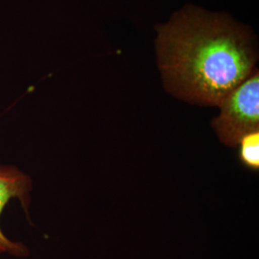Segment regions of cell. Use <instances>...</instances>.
I'll list each match as a JSON object with an SVG mask.
<instances>
[{
    "label": "cell",
    "mask_w": 259,
    "mask_h": 259,
    "mask_svg": "<svg viewBox=\"0 0 259 259\" xmlns=\"http://www.w3.org/2000/svg\"><path fill=\"white\" fill-rule=\"evenodd\" d=\"M156 33L163 87L185 102L219 107L256 68L257 37L229 14L185 5Z\"/></svg>",
    "instance_id": "obj_1"
},
{
    "label": "cell",
    "mask_w": 259,
    "mask_h": 259,
    "mask_svg": "<svg viewBox=\"0 0 259 259\" xmlns=\"http://www.w3.org/2000/svg\"><path fill=\"white\" fill-rule=\"evenodd\" d=\"M218 108L220 113L211 126L225 145L236 147L243 137L259 132L258 69L229 93Z\"/></svg>",
    "instance_id": "obj_2"
},
{
    "label": "cell",
    "mask_w": 259,
    "mask_h": 259,
    "mask_svg": "<svg viewBox=\"0 0 259 259\" xmlns=\"http://www.w3.org/2000/svg\"><path fill=\"white\" fill-rule=\"evenodd\" d=\"M31 189L32 181L26 174L19 171L16 167L0 165V216L6 204L14 198L19 199L27 213ZM1 253L26 256L28 250L23 244L10 240L0 228V254Z\"/></svg>",
    "instance_id": "obj_3"
},
{
    "label": "cell",
    "mask_w": 259,
    "mask_h": 259,
    "mask_svg": "<svg viewBox=\"0 0 259 259\" xmlns=\"http://www.w3.org/2000/svg\"><path fill=\"white\" fill-rule=\"evenodd\" d=\"M241 162L249 169H259V132H253L243 137L239 142Z\"/></svg>",
    "instance_id": "obj_4"
}]
</instances>
